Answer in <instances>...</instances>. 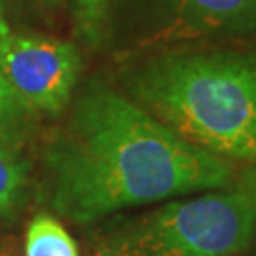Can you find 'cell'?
I'll list each match as a JSON object with an SVG mask.
<instances>
[{
  "instance_id": "ba28073f",
  "label": "cell",
  "mask_w": 256,
  "mask_h": 256,
  "mask_svg": "<svg viewBox=\"0 0 256 256\" xmlns=\"http://www.w3.org/2000/svg\"><path fill=\"white\" fill-rule=\"evenodd\" d=\"M19 112H23V108L19 106V102L14 99V95L8 92L6 84L0 78V144H10V135Z\"/></svg>"
},
{
  "instance_id": "30bf717a",
  "label": "cell",
  "mask_w": 256,
  "mask_h": 256,
  "mask_svg": "<svg viewBox=\"0 0 256 256\" xmlns=\"http://www.w3.org/2000/svg\"><path fill=\"white\" fill-rule=\"evenodd\" d=\"M8 32V27H6V23H4V19H2V6H0V38L4 36Z\"/></svg>"
},
{
  "instance_id": "6da1fadb",
  "label": "cell",
  "mask_w": 256,
  "mask_h": 256,
  "mask_svg": "<svg viewBox=\"0 0 256 256\" xmlns=\"http://www.w3.org/2000/svg\"><path fill=\"white\" fill-rule=\"evenodd\" d=\"M52 205L90 224L135 205L218 190L236 167L186 142L137 102L102 84L78 97L46 152Z\"/></svg>"
},
{
  "instance_id": "3957f363",
  "label": "cell",
  "mask_w": 256,
  "mask_h": 256,
  "mask_svg": "<svg viewBox=\"0 0 256 256\" xmlns=\"http://www.w3.org/2000/svg\"><path fill=\"white\" fill-rule=\"evenodd\" d=\"M256 241V165L228 186L171 202L120 234L110 256H236Z\"/></svg>"
},
{
  "instance_id": "277c9868",
  "label": "cell",
  "mask_w": 256,
  "mask_h": 256,
  "mask_svg": "<svg viewBox=\"0 0 256 256\" xmlns=\"http://www.w3.org/2000/svg\"><path fill=\"white\" fill-rule=\"evenodd\" d=\"M80 72L72 44L38 36L0 38V78L27 112H59L68 102Z\"/></svg>"
},
{
  "instance_id": "8992f818",
  "label": "cell",
  "mask_w": 256,
  "mask_h": 256,
  "mask_svg": "<svg viewBox=\"0 0 256 256\" xmlns=\"http://www.w3.org/2000/svg\"><path fill=\"white\" fill-rule=\"evenodd\" d=\"M25 256H78V247L57 220L40 214L27 228Z\"/></svg>"
},
{
  "instance_id": "9c48e42d",
  "label": "cell",
  "mask_w": 256,
  "mask_h": 256,
  "mask_svg": "<svg viewBox=\"0 0 256 256\" xmlns=\"http://www.w3.org/2000/svg\"><path fill=\"white\" fill-rule=\"evenodd\" d=\"M76 2H78V4H80L86 12H90V14H92V12H95V10L102 4V0H76Z\"/></svg>"
},
{
  "instance_id": "7a4b0ae2",
  "label": "cell",
  "mask_w": 256,
  "mask_h": 256,
  "mask_svg": "<svg viewBox=\"0 0 256 256\" xmlns=\"http://www.w3.org/2000/svg\"><path fill=\"white\" fill-rule=\"evenodd\" d=\"M129 93L186 142L230 165H256V50L174 52L138 66Z\"/></svg>"
},
{
  "instance_id": "52a82bcc",
  "label": "cell",
  "mask_w": 256,
  "mask_h": 256,
  "mask_svg": "<svg viewBox=\"0 0 256 256\" xmlns=\"http://www.w3.org/2000/svg\"><path fill=\"white\" fill-rule=\"evenodd\" d=\"M27 184V165L12 144H0V214L18 207Z\"/></svg>"
},
{
  "instance_id": "5b68a950",
  "label": "cell",
  "mask_w": 256,
  "mask_h": 256,
  "mask_svg": "<svg viewBox=\"0 0 256 256\" xmlns=\"http://www.w3.org/2000/svg\"><path fill=\"white\" fill-rule=\"evenodd\" d=\"M180 18L198 32L256 36V0H176Z\"/></svg>"
}]
</instances>
